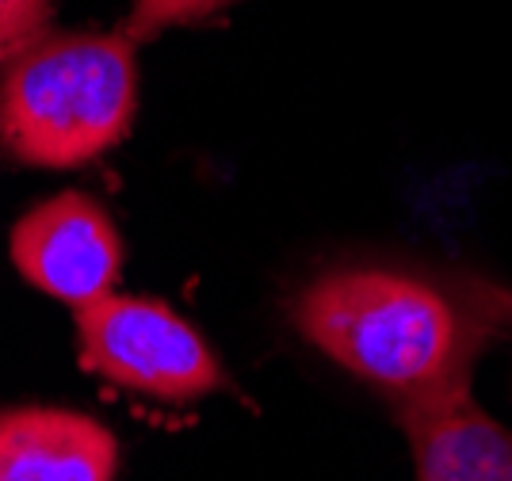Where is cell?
Listing matches in <instances>:
<instances>
[{"label":"cell","instance_id":"6da1fadb","mask_svg":"<svg viewBox=\"0 0 512 481\" xmlns=\"http://www.w3.org/2000/svg\"><path fill=\"white\" fill-rule=\"evenodd\" d=\"M306 344L394 405L470 390L478 359L512 333V287L490 275L344 260L291 294Z\"/></svg>","mask_w":512,"mask_h":481},{"label":"cell","instance_id":"7a4b0ae2","mask_svg":"<svg viewBox=\"0 0 512 481\" xmlns=\"http://www.w3.org/2000/svg\"><path fill=\"white\" fill-rule=\"evenodd\" d=\"M138 62L123 31L39 35L0 69V142L23 165L81 168L130 134Z\"/></svg>","mask_w":512,"mask_h":481},{"label":"cell","instance_id":"3957f363","mask_svg":"<svg viewBox=\"0 0 512 481\" xmlns=\"http://www.w3.org/2000/svg\"><path fill=\"white\" fill-rule=\"evenodd\" d=\"M77 344L88 371L161 401H195L222 390L211 344L161 298L104 294L77 306Z\"/></svg>","mask_w":512,"mask_h":481},{"label":"cell","instance_id":"277c9868","mask_svg":"<svg viewBox=\"0 0 512 481\" xmlns=\"http://www.w3.org/2000/svg\"><path fill=\"white\" fill-rule=\"evenodd\" d=\"M12 264L31 287L77 310L115 291L123 275V237L96 199L62 191L16 222Z\"/></svg>","mask_w":512,"mask_h":481},{"label":"cell","instance_id":"5b68a950","mask_svg":"<svg viewBox=\"0 0 512 481\" xmlns=\"http://www.w3.org/2000/svg\"><path fill=\"white\" fill-rule=\"evenodd\" d=\"M394 417L413 451L417 481H512V432L470 390L394 405Z\"/></svg>","mask_w":512,"mask_h":481},{"label":"cell","instance_id":"8992f818","mask_svg":"<svg viewBox=\"0 0 512 481\" xmlns=\"http://www.w3.org/2000/svg\"><path fill=\"white\" fill-rule=\"evenodd\" d=\"M119 443L100 420L20 405L0 413V481H111Z\"/></svg>","mask_w":512,"mask_h":481},{"label":"cell","instance_id":"52a82bcc","mask_svg":"<svg viewBox=\"0 0 512 481\" xmlns=\"http://www.w3.org/2000/svg\"><path fill=\"white\" fill-rule=\"evenodd\" d=\"M237 0H130V16L123 23V35L134 46L138 42H150L157 35H165L172 27H188L230 8Z\"/></svg>","mask_w":512,"mask_h":481},{"label":"cell","instance_id":"ba28073f","mask_svg":"<svg viewBox=\"0 0 512 481\" xmlns=\"http://www.w3.org/2000/svg\"><path fill=\"white\" fill-rule=\"evenodd\" d=\"M50 0H0V58L43 35Z\"/></svg>","mask_w":512,"mask_h":481}]
</instances>
